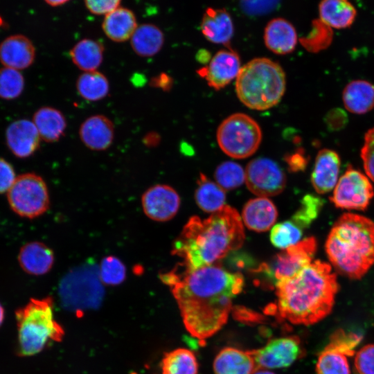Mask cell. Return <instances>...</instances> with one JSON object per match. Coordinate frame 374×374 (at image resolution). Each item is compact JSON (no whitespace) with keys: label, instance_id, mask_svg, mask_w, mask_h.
<instances>
[{"label":"cell","instance_id":"cell-1","mask_svg":"<svg viewBox=\"0 0 374 374\" xmlns=\"http://www.w3.org/2000/svg\"><path fill=\"white\" fill-rule=\"evenodd\" d=\"M160 278L170 287L186 330L199 340L224 326L233 300L244 285L240 273L231 272L218 263L198 269L179 263Z\"/></svg>","mask_w":374,"mask_h":374},{"label":"cell","instance_id":"cell-2","mask_svg":"<svg viewBox=\"0 0 374 374\" xmlns=\"http://www.w3.org/2000/svg\"><path fill=\"white\" fill-rule=\"evenodd\" d=\"M275 288L277 299L271 310L276 315L292 324L308 326L330 313L339 285L331 265L317 260Z\"/></svg>","mask_w":374,"mask_h":374},{"label":"cell","instance_id":"cell-3","mask_svg":"<svg viewBox=\"0 0 374 374\" xmlns=\"http://www.w3.org/2000/svg\"><path fill=\"white\" fill-rule=\"evenodd\" d=\"M244 240L242 220L238 212L225 205L206 219L193 216L175 240L172 253L181 264L198 269L215 263L229 252L241 247Z\"/></svg>","mask_w":374,"mask_h":374},{"label":"cell","instance_id":"cell-4","mask_svg":"<svg viewBox=\"0 0 374 374\" xmlns=\"http://www.w3.org/2000/svg\"><path fill=\"white\" fill-rule=\"evenodd\" d=\"M325 248L338 272L361 278L374 264V222L355 213L343 214L332 227Z\"/></svg>","mask_w":374,"mask_h":374},{"label":"cell","instance_id":"cell-5","mask_svg":"<svg viewBox=\"0 0 374 374\" xmlns=\"http://www.w3.org/2000/svg\"><path fill=\"white\" fill-rule=\"evenodd\" d=\"M286 87L280 65L266 57L255 58L244 65L236 78L235 91L247 107L266 110L281 100Z\"/></svg>","mask_w":374,"mask_h":374},{"label":"cell","instance_id":"cell-6","mask_svg":"<svg viewBox=\"0 0 374 374\" xmlns=\"http://www.w3.org/2000/svg\"><path fill=\"white\" fill-rule=\"evenodd\" d=\"M18 332V354L27 357L42 351L50 340L60 341L64 330L55 320L53 300L31 299L15 312Z\"/></svg>","mask_w":374,"mask_h":374},{"label":"cell","instance_id":"cell-7","mask_svg":"<svg viewBox=\"0 0 374 374\" xmlns=\"http://www.w3.org/2000/svg\"><path fill=\"white\" fill-rule=\"evenodd\" d=\"M101 283L98 267L92 262L73 269L60 284L62 304L72 310L96 308L104 294Z\"/></svg>","mask_w":374,"mask_h":374},{"label":"cell","instance_id":"cell-8","mask_svg":"<svg viewBox=\"0 0 374 374\" xmlns=\"http://www.w3.org/2000/svg\"><path fill=\"white\" fill-rule=\"evenodd\" d=\"M216 136L220 149L235 159L252 155L262 140L258 123L243 113H235L225 118L219 125Z\"/></svg>","mask_w":374,"mask_h":374},{"label":"cell","instance_id":"cell-9","mask_svg":"<svg viewBox=\"0 0 374 374\" xmlns=\"http://www.w3.org/2000/svg\"><path fill=\"white\" fill-rule=\"evenodd\" d=\"M317 246L314 238H305L277 253L268 262H262L253 271L275 287L278 282L294 276L309 265Z\"/></svg>","mask_w":374,"mask_h":374},{"label":"cell","instance_id":"cell-10","mask_svg":"<svg viewBox=\"0 0 374 374\" xmlns=\"http://www.w3.org/2000/svg\"><path fill=\"white\" fill-rule=\"evenodd\" d=\"M8 200L17 215L35 218L44 214L49 206V195L44 179L35 173L22 174L9 190Z\"/></svg>","mask_w":374,"mask_h":374},{"label":"cell","instance_id":"cell-11","mask_svg":"<svg viewBox=\"0 0 374 374\" xmlns=\"http://www.w3.org/2000/svg\"><path fill=\"white\" fill-rule=\"evenodd\" d=\"M374 195L369 179L360 171L348 167L339 179L330 200L337 208L365 210Z\"/></svg>","mask_w":374,"mask_h":374},{"label":"cell","instance_id":"cell-12","mask_svg":"<svg viewBox=\"0 0 374 374\" xmlns=\"http://www.w3.org/2000/svg\"><path fill=\"white\" fill-rule=\"evenodd\" d=\"M245 181L251 193L258 197H267L277 195L284 190L286 177L275 161L259 157L248 163Z\"/></svg>","mask_w":374,"mask_h":374},{"label":"cell","instance_id":"cell-13","mask_svg":"<svg viewBox=\"0 0 374 374\" xmlns=\"http://www.w3.org/2000/svg\"><path fill=\"white\" fill-rule=\"evenodd\" d=\"M251 353L259 370L287 367L302 355L303 349L298 337L289 336L271 339Z\"/></svg>","mask_w":374,"mask_h":374},{"label":"cell","instance_id":"cell-14","mask_svg":"<svg viewBox=\"0 0 374 374\" xmlns=\"http://www.w3.org/2000/svg\"><path fill=\"white\" fill-rule=\"evenodd\" d=\"M145 215L152 220L166 222L179 211L180 197L177 192L166 184H157L145 190L141 197Z\"/></svg>","mask_w":374,"mask_h":374},{"label":"cell","instance_id":"cell-15","mask_svg":"<svg viewBox=\"0 0 374 374\" xmlns=\"http://www.w3.org/2000/svg\"><path fill=\"white\" fill-rule=\"evenodd\" d=\"M238 54L232 49L221 50L211 59L207 66L197 71L208 84L220 90L237 78L241 69Z\"/></svg>","mask_w":374,"mask_h":374},{"label":"cell","instance_id":"cell-16","mask_svg":"<svg viewBox=\"0 0 374 374\" xmlns=\"http://www.w3.org/2000/svg\"><path fill=\"white\" fill-rule=\"evenodd\" d=\"M6 139L14 155L26 158L37 150L41 137L33 121L20 119L9 125Z\"/></svg>","mask_w":374,"mask_h":374},{"label":"cell","instance_id":"cell-17","mask_svg":"<svg viewBox=\"0 0 374 374\" xmlns=\"http://www.w3.org/2000/svg\"><path fill=\"white\" fill-rule=\"evenodd\" d=\"M35 57V46L24 35H10L0 44V62L3 66L24 69L33 64Z\"/></svg>","mask_w":374,"mask_h":374},{"label":"cell","instance_id":"cell-18","mask_svg":"<svg viewBox=\"0 0 374 374\" xmlns=\"http://www.w3.org/2000/svg\"><path fill=\"white\" fill-rule=\"evenodd\" d=\"M340 163V158L334 150L322 149L318 152L311 175L317 193L324 194L335 188L339 180Z\"/></svg>","mask_w":374,"mask_h":374},{"label":"cell","instance_id":"cell-19","mask_svg":"<svg viewBox=\"0 0 374 374\" xmlns=\"http://www.w3.org/2000/svg\"><path fill=\"white\" fill-rule=\"evenodd\" d=\"M79 135L82 142L93 150H105L112 143L114 125L107 116L101 114L88 117L80 125Z\"/></svg>","mask_w":374,"mask_h":374},{"label":"cell","instance_id":"cell-20","mask_svg":"<svg viewBox=\"0 0 374 374\" xmlns=\"http://www.w3.org/2000/svg\"><path fill=\"white\" fill-rule=\"evenodd\" d=\"M278 211L267 197H258L248 201L243 207L242 220L250 230L256 232L268 231L275 223Z\"/></svg>","mask_w":374,"mask_h":374},{"label":"cell","instance_id":"cell-21","mask_svg":"<svg viewBox=\"0 0 374 374\" xmlns=\"http://www.w3.org/2000/svg\"><path fill=\"white\" fill-rule=\"evenodd\" d=\"M266 46L273 53L285 55L292 52L297 44V35L294 26L283 18L269 21L264 32Z\"/></svg>","mask_w":374,"mask_h":374},{"label":"cell","instance_id":"cell-22","mask_svg":"<svg viewBox=\"0 0 374 374\" xmlns=\"http://www.w3.org/2000/svg\"><path fill=\"white\" fill-rule=\"evenodd\" d=\"M201 30L208 41L229 46L233 35V21L225 9L208 8L204 14Z\"/></svg>","mask_w":374,"mask_h":374},{"label":"cell","instance_id":"cell-23","mask_svg":"<svg viewBox=\"0 0 374 374\" xmlns=\"http://www.w3.org/2000/svg\"><path fill=\"white\" fill-rule=\"evenodd\" d=\"M213 370L215 374H253L257 366L251 350L227 347L215 357Z\"/></svg>","mask_w":374,"mask_h":374},{"label":"cell","instance_id":"cell-24","mask_svg":"<svg viewBox=\"0 0 374 374\" xmlns=\"http://www.w3.org/2000/svg\"><path fill=\"white\" fill-rule=\"evenodd\" d=\"M19 262L26 273L43 275L50 271L54 262L53 251L46 244L32 242L24 245L19 253Z\"/></svg>","mask_w":374,"mask_h":374},{"label":"cell","instance_id":"cell-25","mask_svg":"<svg viewBox=\"0 0 374 374\" xmlns=\"http://www.w3.org/2000/svg\"><path fill=\"white\" fill-rule=\"evenodd\" d=\"M137 26L134 12L121 6L105 16L102 24L105 35L115 42H123L130 39Z\"/></svg>","mask_w":374,"mask_h":374},{"label":"cell","instance_id":"cell-26","mask_svg":"<svg viewBox=\"0 0 374 374\" xmlns=\"http://www.w3.org/2000/svg\"><path fill=\"white\" fill-rule=\"evenodd\" d=\"M342 99L346 109L355 114H363L374 107V85L364 80L350 82L344 88Z\"/></svg>","mask_w":374,"mask_h":374},{"label":"cell","instance_id":"cell-27","mask_svg":"<svg viewBox=\"0 0 374 374\" xmlns=\"http://www.w3.org/2000/svg\"><path fill=\"white\" fill-rule=\"evenodd\" d=\"M33 122L41 139L47 142L58 141L66 129L64 115L51 107H42L37 109L33 115Z\"/></svg>","mask_w":374,"mask_h":374},{"label":"cell","instance_id":"cell-28","mask_svg":"<svg viewBox=\"0 0 374 374\" xmlns=\"http://www.w3.org/2000/svg\"><path fill=\"white\" fill-rule=\"evenodd\" d=\"M320 21L326 26L337 29L346 28L353 23L357 11L345 0H324L319 6Z\"/></svg>","mask_w":374,"mask_h":374},{"label":"cell","instance_id":"cell-29","mask_svg":"<svg viewBox=\"0 0 374 374\" xmlns=\"http://www.w3.org/2000/svg\"><path fill=\"white\" fill-rule=\"evenodd\" d=\"M164 43L161 30L152 24L137 26L130 38L132 48L139 56L152 57L157 54Z\"/></svg>","mask_w":374,"mask_h":374},{"label":"cell","instance_id":"cell-30","mask_svg":"<svg viewBox=\"0 0 374 374\" xmlns=\"http://www.w3.org/2000/svg\"><path fill=\"white\" fill-rule=\"evenodd\" d=\"M103 45L92 39H83L71 49L69 55L73 64L84 72L93 71L100 66L104 55Z\"/></svg>","mask_w":374,"mask_h":374},{"label":"cell","instance_id":"cell-31","mask_svg":"<svg viewBox=\"0 0 374 374\" xmlns=\"http://www.w3.org/2000/svg\"><path fill=\"white\" fill-rule=\"evenodd\" d=\"M195 199L202 211L214 213L225 206L226 195L219 185L201 173L197 180Z\"/></svg>","mask_w":374,"mask_h":374},{"label":"cell","instance_id":"cell-32","mask_svg":"<svg viewBox=\"0 0 374 374\" xmlns=\"http://www.w3.org/2000/svg\"><path fill=\"white\" fill-rule=\"evenodd\" d=\"M75 86L79 95L88 101L102 100L109 91V83L107 77L98 71L80 74Z\"/></svg>","mask_w":374,"mask_h":374},{"label":"cell","instance_id":"cell-33","mask_svg":"<svg viewBox=\"0 0 374 374\" xmlns=\"http://www.w3.org/2000/svg\"><path fill=\"white\" fill-rule=\"evenodd\" d=\"M198 364L194 353L178 348L166 353L162 361V374H197Z\"/></svg>","mask_w":374,"mask_h":374},{"label":"cell","instance_id":"cell-34","mask_svg":"<svg viewBox=\"0 0 374 374\" xmlns=\"http://www.w3.org/2000/svg\"><path fill=\"white\" fill-rule=\"evenodd\" d=\"M347 357L327 345L319 355L316 365L317 374H350Z\"/></svg>","mask_w":374,"mask_h":374},{"label":"cell","instance_id":"cell-35","mask_svg":"<svg viewBox=\"0 0 374 374\" xmlns=\"http://www.w3.org/2000/svg\"><path fill=\"white\" fill-rule=\"evenodd\" d=\"M217 184L224 190H229L241 186L245 181V171L242 167L233 161H224L215 170Z\"/></svg>","mask_w":374,"mask_h":374},{"label":"cell","instance_id":"cell-36","mask_svg":"<svg viewBox=\"0 0 374 374\" xmlns=\"http://www.w3.org/2000/svg\"><path fill=\"white\" fill-rule=\"evenodd\" d=\"M302 229L293 222L285 221L273 226L270 240L273 245L285 250L301 241Z\"/></svg>","mask_w":374,"mask_h":374},{"label":"cell","instance_id":"cell-37","mask_svg":"<svg viewBox=\"0 0 374 374\" xmlns=\"http://www.w3.org/2000/svg\"><path fill=\"white\" fill-rule=\"evenodd\" d=\"M24 79L19 70L3 66L0 68V98L12 100L22 93Z\"/></svg>","mask_w":374,"mask_h":374},{"label":"cell","instance_id":"cell-38","mask_svg":"<svg viewBox=\"0 0 374 374\" xmlns=\"http://www.w3.org/2000/svg\"><path fill=\"white\" fill-rule=\"evenodd\" d=\"M323 204L319 197L307 195L301 200L300 208L293 215L291 221L301 229L309 226L318 216Z\"/></svg>","mask_w":374,"mask_h":374},{"label":"cell","instance_id":"cell-39","mask_svg":"<svg viewBox=\"0 0 374 374\" xmlns=\"http://www.w3.org/2000/svg\"><path fill=\"white\" fill-rule=\"evenodd\" d=\"M102 283L107 285H118L126 276V268L123 262L114 256L105 257L98 267Z\"/></svg>","mask_w":374,"mask_h":374},{"label":"cell","instance_id":"cell-40","mask_svg":"<svg viewBox=\"0 0 374 374\" xmlns=\"http://www.w3.org/2000/svg\"><path fill=\"white\" fill-rule=\"evenodd\" d=\"M361 337L354 333H346L340 330L334 333L328 346L341 352L346 356L353 355L355 348Z\"/></svg>","mask_w":374,"mask_h":374},{"label":"cell","instance_id":"cell-41","mask_svg":"<svg viewBox=\"0 0 374 374\" xmlns=\"http://www.w3.org/2000/svg\"><path fill=\"white\" fill-rule=\"evenodd\" d=\"M361 157L367 176L374 181V127L365 134Z\"/></svg>","mask_w":374,"mask_h":374},{"label":"cell","instance_id":"cell-42","mask_svg":"<svg viewBox=\"0 0 374 374\" xmlns=\"http://www.w3.org/2000/svg\"><path fill=\"white\" fill-rule=\"evenodd\" d=\"M354 364L359 374H374V344H367L357 352Z\"/></svg>","mask_w":374,"mask_h":374},{"label":"cell","instance_id":"cell-43","mask_svg":"<svg viewBox=\"0 0 374 374\" xmlns=\"http://www.w3.org/2000/svg\"><path fill=\"white\" fill-rule=\"evenodd\" d=\"M87 9L94 15L106 16L118 7L121 1L118 0H87L84 1Z\"/></svg>","mask_w":374,"mask_h":374},{"label":"cell","instance_id":"cell-44","mask_svg":"<svg viewBox=\"0 0 374 374\" xmlns=\"http://www.w3.org/2000/svg\"><path fill=\"white\" fill-rule=\"evenodd\" d=\"M16 179L17 176L12 165L0 158V194L8 193Z\"/></svg>","mask_w":374,"mask_h":374},{"label":"cell","instance_id":"cell-45","mask_svg":"<svg viewBox=\"0 0 374 374\" xmlns=\"http://www.w3.org/2000/svg\"><path fill=\"white\" fill-rule=\"evenodd\" d=\"M276 3V1H243L242 7L247 13L259 15L268 12L274 8Z\"/></svg>","mask_w":374,"mask_h":374},{"label":"cell","instance_id":"cell-46","mask_svg":"<svg viewBox=\"0 0 374 374\" xmlns=\"http://www.w3.org/2000/svg\"><path fill=\"white\" fill-rule=\"evenodd\" d=\"M285 160L292 171L303 170L307 163V161L301 152H296L290 156H287Z\"/></svg>","mask_w":374,"mask_h":374},{"label":"cell","instance_id":"cell-47","mask_svg":"<svg viewBox=\"0 0 374 374\" xmlns=\"http://www.w3.org/2000/svg\"><path fill=\"white\" fill-rule=\"evenodd\" d=\"M155 83H157V85L161 87L163 89L169 88L170 84V78L166 76L165 74H162L156 81Z\"/></svg>","mask_w":374,"mask_h":374},{"label":"cell","instance_id":"cell-48","mask_svg":"<svg viewBox=\"0 0 374 374\" xmlns=\"http://www.w3.org/2000/svg\"><path fill=\"white\" fill-rule=\"evenodd\" d=\"M197 58L199 62L202 63H206L207 62H210V53L208 51L206 50H202L198 52L197 55Z\"/></svg>","mask_w":374,"mask_h":374},{"label":"cell","instance_id":"cell-49","mask_svg":"<svg viewBox=\"0 0 374 374\" xmlns=\"http://www.w3.org/2000/svg\"><path fill=\"white\" fill-rule=\"evenodd\" d=\"M68 1H66V0H51V1H46V3L48 5V6H62V5H64L66 3H67Z\"/></svg>","mask_w":374,"mask_h":374},{"label":"cell","instance_id":"cell-50","mask_svg":"<svg viewBox=\"0 0 374 374\" xmlns=\"http://www.w3.org/2000/svg\"><path fill=\"white\" fill-rule=\"evenodd\" d=\"M253 374H274V373L267 371L266 369H259L255 371Z\"/></svg>","mask_w":374,"mask_h":374},{"label":"cell","instance_id":"cell-51","mask_svg":"<svg viewBox=\"0 0 374 374\" xmlns=\"http://www.w3.org/2000/svg\"><path fill=\"white\" fill-rule=\"evenodd\" d=\"M4 319V309L0 303V326L2 324Z\"/></svg>","mask_w":374,"mask_h":374},{"label":"cell","instance_id":"cell-52","mask_svg":"<svg viewBox=\"0 0 374 374\" xmlns=\"http://www.w3.org/2000/svg\"><path fill=\"white\" fill-rule=\"evenodd\" d=\"M3 21L2 18L0 16V27L3 25Z\"/></svg>","mask_w":374,"mask_h":374}]
</instances>
